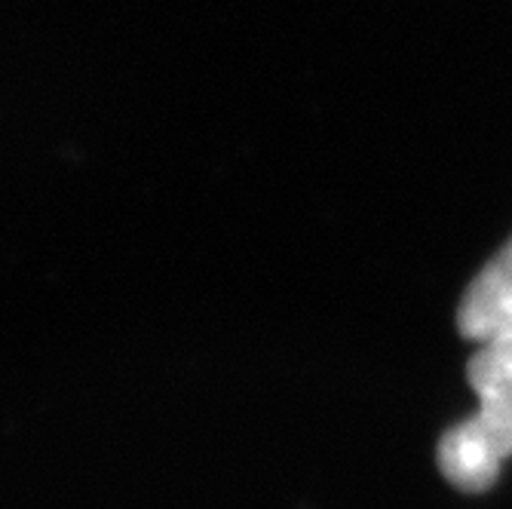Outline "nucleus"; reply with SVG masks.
<instances>
[{
  "label": "nucleus",
  "instance_id": "2",
  "mask_svg": "<svg viewBox=\"0 0 512 509\" xmlns=\"http://www.w3.org/2000/svg\"><path fill=\"white\" fill-rule=\"evenodd\" d=\"M457 329L479 344L512 341V237L470 283L457 310Z\"/></svg>",
  "mask_w": 512,
  "mask_h": 509
},
{
  "label": "nucleus",
  "instance_id": "1",
  "mask_svg": "<svg viewBox=\"0 0 512 509\" xmlns=\"http://www.w3.org/2000/svg\"><path fill=\"white\" fill-rule=\"evenodd\" d=\"M479 411L439 442V470L460 491H485L512 457V341H488L467 365Z\"/></svg>",
  "mask_w": 512,
  "mask_h": 509
}]
</instances>
